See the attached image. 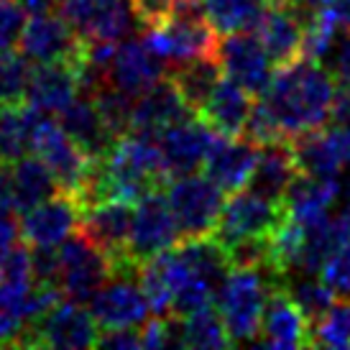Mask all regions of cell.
<instances>
[{
    "mask_svg": "<svg viewBox=\"0 0 350 350\" xmlns=\"http://www.w3.org/2000/svg\"><path fill=\"white\" fill-rule=\"evenodd\" d=\"M120 3L123 0H59V13L69 21V26L79 36L92 39Z\"/></svg>",
    "mask_w": 350,
    "mask_h": 350,
    "instance_id": "33",
    "label": "cell"
},
{
    "mask_svg": "<svg viewBox=\"0 0 350 350\" xmlns=\"http://www.w3.org/2000/svg\"><path fill=\"white\" fill-rule=\"evenodd\" d=\"M215 59L223 69V77L235 82L238 88L251 92L253 98H261L273 79V64L256 33L238 31L228 33L223 41H217Z\"/></svg>",
    "mask_w": 350,
    "mask_h": 350,
    "instance_id": "11",
    "label": "cell"
},
{
    "mask_svg": "<svg viewBox=\"0 0 350 350\" xmlns=\"http://www.w3.org/2000/svg\"><path fill=\"white\" fill-rule=\"evenodd\" d=\"M182 327V348H233V340L225 330V322L215 304H204L200 310L179 317Z\"/></svg>",
    "mask_w": 350,
    "mask_h": 350,
    "instance_id": "30",
    "label": "cell"
},
{
    "mask_svg": "<svg viewBox=\"0 0 350 350\" xmlns=\"http://www.w3.org/2000/svg\"><path fill=\"white\" fill-rule=\"evenodd\" d=\"M335 95L338 79L332 69L322 67L320 62L301 59L292 67L273 72L271 85L261 100L279 120L286 138H297L330 123Z\"/></svg>",
    "mask_w": 350,
    "mask_h": 350,
    "instance_id": "1",
    "label": "cell"
},
{
    "mask_svg": "<svg viewBox=\"0 0 350 350\" xmlns=\"http://www.w3.org/2000/svg\"><path fill=\"white\" fill-rule=\"evenodd\" d=\"M286 289L299 304V310L304 312L310 325L320 320L338 299L335 292L320 279V273H292V276H286Z\"/></svg>",
    "mask_w": 350,
    "mask_h": 350,
    "instance_id": "31",
    "label": "cell"
},
{
    "mask_svg": "<svg viewBox=\"0 0 350 350\" xmlns=\"http://www.w3.org/2000/svg\"><path fill=\"white\" fill-rule=\"evenodd\" d=\"M110 279L113 273L105 253L95 248L79 230L59 245V286L67 299L79 304L92 301Z\"/></svg>",
    "mask_w": 350,
    "mask_h": 350,
    "instance_id": "10",
    "label": "cell"
},
{
    "mask_svg": "<svg viewBox=\"0 0 350 350\" xmlns=\"http://www.w3.org/2000/svg\"><path fill=\"white\" fill-rule=\"evenodd\" d=\"M251 92H245L235 82L223 77L197 116L202 118L217 136L241 138L245 131V123H248V116H251Z\"/></svg>",
    "mask_w": 350,
    "mask_h": 350,
    "instance_id": "22",
    "label": "cell"
},
{
    "mask_svg": "<svg viewBox=\"0 0 350 350\" xmlns=\"http://www.w3.org/2000/svg\"><path fill=\"white\" fill-rule=\"evenodd\" d=\"M169 79L176 85L179 95L185 98L189 110L200 113L202 105L213 95V90L217 88V82L223 79V69H220L215 57H200L192 59V62H185V64H176Z\"/></svg>",
    "mask_w": 350,
    "mask_h": 350,
    "instance_id": "28",
    "label": "cell"
},
{
    "mask_svg": "<svg viewBox=\"0 0 350 350\" xmlns=\"http://www.w3.org/2000/svg\"><path fill=\"white\" fill-rule=\"evenodd\" d=\"M39 118L41 110L29 103L0 105V161L16 164L33 154V131Z\"/></svg>",
    "mask_w": 350,
    "mask_h": 350,
    "instance_id": "25",
    "label": "cell"
},
{
    "mask_svg": "<svg viewBox=\"0 0 350 350\" xmlns=\"http://www.w3.org/2000/svg\"><path fill=\"white\" fill-rule=\"evenodd\" d=\"M297 174H299V164H297L292 138L273 141V144L258 146V159H256V169L248 182V189L269 197V200L284 202V195Z\"/></svg>",
    "mask_w": 350,
    "mask_h": 350,
    "instance_id": "21",
    "label": "cell"
},
{
    "mask_svg": "<svg viewBox=\"0 0 350 350\" xmlns=\"http://www.w3.org/2000/svg\"><path fill=\"white\" fill-rule=\"evenodd\" d=\"M164 72L166 62L148 46L146 39H131L116 49L110 64V85L138 98L159 79H164Z\"/></svg>",
    "mask_w": 350,
    "mask_h": 350,
    "instance_id": "19",
    "label": "cell"
},
{
    "mask_svg": "<svg viewBox=\"0 0 350 350\" xmlns=\"http://www.w3.org/2000/svg\"><path fill=\"white\" fill-rule=\"evenodd\" d=\"M131 223H133V207L123 200L92 204L88 210H82V217H79L77 230L95 248L105 253L113 276H138V266L128 256Z\"/></svg>",
    "mask_w": 350,
    "mask_h": 350,
    "instance_id": "4",
    "label": "cell"
},
{
    "mask_svg": "<svg viewBox=\"0 0 350 350\" xmlns=\"http://www.w3.org/2000/svg\"><path fill=\"white\" fill-rule=\"evenodd\" d=\"M33 154L51 169V174H54L59 185V192L72 197L77 202V197L82 195V189L88 185L95 159H90L64 133V128L59 126V120L49 118V113H41L39 123H36V131H33Z\"/></svg>",
    "mask_w": 350,
    "mask_h": 350,
    "instance_id": "6",
    "label": "cell"
},
{
    "mask_svg": "<svg viewBox=\"0 0 350 350\" xmlns=\"http://www.w3.org/2000/svg\"><path fill=\"white\" fill-rule=\"evenodd\" d=\"M256 36L271 59L273 69L292 67L304 59V23L282 0L269 3L256 26Z\"/></svg>",
    "mask_w": 350,
    "mask_h": 350,
    "instance_id": "14",
    "label": "cell"
},
{
    "mask_svg": "<svg viewBox=\"0 0 350 350\" xmlns=\"http://www.w3.org/2000/svg\"><path fill=\"white\" fill-rule=\"evenodd\" d=\"M294 154H297V164L299 172L312 176H322V179H338L342 169V156L332 141L327 126L320 131H310L301 136L292 138Z\"/></svg>",
    "mask_w": 350,
    "mask_h": 350,
    "instance_id": "27",
    "label": "cell"
},
{
    "mask_svg": "<svg viewBox=\"0 0 350 350\" xmlns=\"http://www.w3.org/2000/svg\"><path fill=\"white\" fill-rule=\"evenodd\" d=\"M310 348H350V299L335 301L310 330Z\"/></svg>",
    "mask_w": 350,
    "mask_h": 350,
    "instance_id": "32",
    "label": "cell"
},
{
    "mask_svg": "<svg viewBox=\"0 0 350 350\" xmlns=\"http://www.w3.org/2000/svg\"><path fill=\"white\" fill-rule=\"evenodd\" d=\"M338 195H340L338 179H322V176L299 172L284 195V207L292 217H297L301 223H310V220H317V217L330 213Z\"/></svg>",
    "mask_w": 350,
    "mask_h": 350,
    "instance_id": "24",
    "label": "cell"
},
{
    "mask_svg": "<svg viewBox=\"0 0 350 350\" xmlns=\"http://www.w3.org/2000/svg\"><path fill=\"white\" fill-rule=\"evenodd\" d=\"M79 217L77 202L59 192L23 213L21 235L29 245H62L69 235L77 233Z\"/></svg>",
    "mask_w": 350,
    "mask_h": 350,
    "instance_id": "18",
    "label": "cell"
},
{
    "mask_svg": "<svg viewBox=\"0 0 350 350\" xmlns=\"http://www.w3.org/2000/svg\"><path fill=\"white\" fill-rule=\"evenodd\" d=\"M21 243V223L16 220L13 210H0V261L3 256Z\"/></svg>",
    "mask_w": 350,
    "mask_h": 350,
    "instance_id": "41",
    "label": "cell"
},
{
    "mask_svg": "<svg viewBox=\"0 0 350 350\" xmlns=\"http://www.w3.org/2000/svg\"><path fill=\"white\" fill-rule=\"evenodd\" d=\"M207 23L217 36L251 31L258 26L271 0H200Z\"/></svg>",
    "mask_w": 350,
    "mask_h": 350,
    "instance_id": "29",
    "label": "cell"
},
{
    "mask_svg": "<svg viewBox=\"0 0 350 350\" xmlns=\"http://www.w3.org/2000/svg\"><path fill=\"white\" fill-rule=\"evenodd\" d=\"M23 13L26 10L21 8L16 0H0V54L18 46L21 31L26 26Z\"/></svg>",
    "mask_w": 350,
    "mask_h": 350,
    "instance_id": "37",
    "label": "cell"
},
{
    "mask_svg": "<svg viewBox=\"0 0 350 350\" xmlns=\"http://www.w3.org/2000/svg\"><path fill=\"white\" fill-rule=\"evenodd\" d=\"M327 5H330V13L338 23V29L350 31V0H330Z\"/></svg>",
    "mask_w": 350,
    "mask_h": 350,
    "instance_id": "44",
    "label": "cell"
},
{
    "mask_svg": "<svg viewBox=\"0 0 350 350\" xmlns=\"http://www.w3.org/2000/svg\"><path fill=\"white\" fill-rule=\"evenodd\" d=\"M284 217H286L284 202L245 189L235 192L225 202L213 235L220 241V245H230L238 241H269L273 230L284 223Z\"/></svg>",
    "mask_w": 350,
    "mask_h": 350,
    "instance_id": "7",
    "label": "cell"
},
{
    "mask_svg": "<svg viewBox=\"0 0 350 350\" xmlns=\"http://www.w3.org/2000/svg\"><path fill=\"white\" fill-rule=\"evenodd\" d=\"M243 136L248 141H253L256 146H266V144H273V141H286V133L282 131L279 120L273 118V113L261 98L251 107V116H248Z\"/></svg>",
    "mask_w": 350,
    "mask_h": 350,
    "instance_id": "36",
    "label": "cell"
},
{
    "mask_svg": "<svg viewBox=\"0 0 350 350\" xmlns=\"http://www.w3.org/2000/svg\"><path fill=\"white\" fill-rule=\"evenodd\" d=\"M166 197L174 213L182 241L213 235L225 207V192L207 174L174 176L166 187Z\"/></svg>",
    "mask_w": 350,
    "mask_h": 350,
    "instance_id": "3",
    "label": "cell"
},
{
    "mask_svg": "<svg viewBox=\"0 0 350 350\" xmlns=\"http://www.w3.org/2000/svg\"><path fill=\"white\" fill-rule=\"evenodd\" d=\"M197 116L189 110L185 98L179 95L176 85L169 77L159 79L154 88H148L144 95H138L133 103V120L128 133L159 138L166 128L182 123L187 118Z\"/></svg>",
    "mask_w": 350,
    "mask_h": 350,
    "instance_id": "16",
    "label": "cell"
},
{
    "mask_svg": "<svg viewBox=\"0 0 350 350\" xmlns=\"http://www.w3.org/2000/svg\"><path fill=\"white\" fill-rule=\"evenodd\" d=\"M100 327L79 301H59L26 325L16 348H98Z\"/></svg>",
    "mask_w": 350,
    "mask_h": 350,
    "instance_id": "5",
    "label": "cell"
},
{
    "mask_svg": "<svg viewBox=\"0 0 350 350\" xmlns=\"http://www.w3.org/2000/svg\"><path fill=\"white\" fill-rule=\"evenodd\" d=\"M0 210H13V164L0 161Z\"/></svg>",
    "mask_w": 350,
    "mask_h": 350,
    "instance_id": "43",
    "label": "cell"
},
{
    "mask_svg": "<svg viewBox=\"0 0 350 350\" xmlns=\"http://www.w3.org/2000/svg\"><path fill=\"white\" fill-rule=\"evenodd\" d=\"M21 8L31 13V16H41V13H54L59 8V0H16Z\"/></svg>",
    "mask_w": 350,
    "mask_h": 350,
    "instance_id": "45",
    "label": "cell"
},
{
    "mask_svg": "<svg viewBox=\"0 0 350 350\" xmlns=\"http://www.w3.org/2000/svg\"><path fill=\"white\" fill-rule=\"evenodd\" d=\"M282 3H286V5L299 16V21L304 26H307L312 18H317L320 13H325V10L330 8V5H327L330 0H282Z\"/></svg>",
    "mask_w": 350,
    "mask_h": 350,
    "instance_id": "42",
    "label": "cell"
},
{
    "mask_svg": "<svg viewBox=\"0 0 350 350\" xmlns=\"http://www.w3.org/2000/svg\"><path fill=\"white\" fill-rule=\"evenodd\" d=\"M330 69L338 79V88L350 92V31L340 41H335V57Z\"/></svg>",
    "mask_w": 350,
    "mask_h": 350,
    "instance_id": "40",
    "label": "cell"
},
{
    "mask_svg": "<svg viewBox=\"0 0 350 350\" xmlns=\"http://www.w3.org/2000/svg\"><path fill=\"white\" fill-rule=\"evenodd\" d=\"M92 100H95L100 116L105 120L107 131L116 138L126 136L131 131V120H133V103H136L133 95L123 92L116 85H105V88L92 95Z\"/></svg>",
    "mask_w": 350,
    "mask_h": 350,
    "instance_id": "34",
    "label": "cell"
},
{
    "mask_svg": "<svg viewBox=\"0 0 350 350\" xmlns=\"http://www.w3.org/2000/svg\"><path fill=\"white\" fill-rule=\"evenodd\" d=\"M54 195H59L57 179L39 156L29 154L13 164V213H26Z\"/></svg>",
    "mask_w": 350,
    "mask_h": 350,
    "instance_id": "26",
    "label": "cell"
},
{
    "mask_svg": "<svg viewBox=\"0 0 350 350\" xmlns=\"http://www.w3.org/2000/svg\"><path fill=\"white\" fill-rule=\"evenodd\" d=\"M179 238L182 235L164 189H154L141 197L133 210L131 241H128V256L138 266V271L146 261L176 245Z\"/></svg>",
    "mask_w": 350,
    "mask_h": 350,
    "instance_id": "9",
    "label": "cell"
},
{
    "mask_svg": "<svg viewBox=\"0 0 350 350\" xmlns=\"http://www.w3.org/2000/svg\"><path fill=\"white\" fill-rule=\"evenodd\" d=\"M176 5H179V0H131L133 16L146 31L164 23L166 18H172Z\"/></svg>",
    "mask_w": 350,
    "mask_h": 350,
    "instance_id": "38",
    "label": "cell"
},
{
    "mask_svg": "<svg viewBox=\"0 0 350 350\" xmlns=\"http://www.w3.org/2000/svg\"><path fill=\"white\" fill-rule=\"evenodd\" d=\"M312 325L299 310V304L286 289V279H276L263 307L261 317V340L266 348H310Z\"/></svg>",
    "mask_w": 350,
    "mask_h": 350,
    "instance_id": "12",
    "label": "cell"
},
{
    "mask_svg": "<svg viewBox=\"0 0 350 350\" xmlns=\"http://www.w3.org/2000/svg\"><path fill=\"white\" fill-rule=\"evenodd\" d=\"M59 126L64 128L75 144H77L90 159H100L107 148L113 146L116 136L107 131L105 120L100 116L95 100L90 98H77L72 100L62 113H59Z\"/></svg>",
    "mask_w": 350,
    "mask_h": 350,
    "instance_id": "23",
    "label": "cell"
},
{
    "mask_svg": "<svg viewBox=\"0 0 350 350\" xmlns=\"http://www.w3.org/2000/svg\"><path fill=\"white\" fill-rule=\"evenodd\" d=\"M18 49L33 64L69 62L77 67V72H82L85 57H88V39L79 36L62 13L59 16L41 13V16H31V21L23 26Z\"/></svg>",
    "mask_w": 350,
    "mask_h": 350,
    "instance_id": "8",
    "label": "cell"
},
{
    "mask_svg": "<svg viewBox=\"0 0 350 350\" xmlns=\"http://www.w3.org/2000/svg\"><path fill=\"white\" fill-rule=\"evenodd\" d=\"M31 79V62L23 54L5 51L0 54V105L26 103Z\"/></svg>",
    "mask_w": 350,
    "mask_h": 350,
    "instance_id": "35",
    "label": "cell"
},
{
    "mask_svg": "<svg viewBox=\"0 0 350 350\" xmlns=\"http://www.w3.org/2000/svg\"><path fill=\"white\" fill-rule=\"evenodd\" d=\"M98 348H116V350H136L141 345V330L136 327H118V330L100 332Z\"/></svg>",
    "mask_w": 350,
    "mask_h": 350,
    "instance_id": "39",
    "label": "cell"
},
{
    "mask_svg": "<svg viewBox=\"0 0 350 350\" xmlns=\"http://www.w3.org/2000/svg\"><path fill=\"white\" fill-rule=\"evenodd\" d=\"M136 279L138 276H113L110 284H105L92 297L90 310L100 332L118 330V327H141L148 320L151 304Z\"/></svg>",
    "mask_w": 350,
    "mask_h": 350,
    "instance_id": "13",
    "label": "cell"
},
{
    "mask_svg": "<svg viewBox=\"0 0 350 350\" xmlns=\"http://www.w3.org/2000/svg\"><path fill=\"white\" fill-rule=\"evenodd\" d=\"M276 279L286 276H276L269 269H230L215 301L233 345L256 342V335L261 330L263 307Z\"/></svg>",
    "mask_w": 350,
    "mask_h": 350,
    "instance_id": "2",
    "label": "cell"
},
{
    "mask_svg": "<svg viewBox=\"0 0 350 350\" xmlns=\"http://www.w3.org/2000/svg\"><path fill=\"white\" fill-rule=\"evenodd\" d=\"M82 92L79 72L69 62H49L31 69L26 103L41 113H62Z\"/></svg>",
    "mask_w": 350,
    "mask_h": 350,
    "instance_id": "20",
    "label": "cell"
},
{
    "mask_svg": "<svg viewBox=\"0 0 350 350\" xmlns=\"http://www.w3.org/2000/svg\"><path fill=\"white\" fill-rule=\"evenodd\" d=\"M215 138L217 133L200 116H192L176 126L166 128L159 136V146H161V156H164V164L172 179L202 169L204 156L215 144Z\"/></svg>",
    "mask_w": 350,
    "mask_h": 350,
    "instance_id": "15",
    "label": "cell"
},
{
    "mask_svg": "<svg viewBox=\"0 0 350 350\" xmlns=\"http://www.w3.org/2000/svg\"><path fill=\"white\" fill-rule=\"evenodd\" d=\"M256 159H258V146L253 141L217 136L204 156L202 169L225 195H235L251 182Z\"/></svg>",
    "mask_w": 350,
    "mask_h": 350,
    "instance_id": "17",
    "label": "cell"
},
{
    "mask_svg": "<svg viewBox=\"0 0 350 350\" xmlns=\"http://www.w3.org/2000/svg\"><path fill=\"white\" fill-rule=\"evenodd\" d=\"M0 276H3V266H0Z\"/></svg>",
    "mask_w": 350,
    "mask_h": 350,
    "instance_id": "46",
    "label": "cell"
}]
</instances>
